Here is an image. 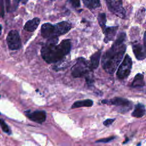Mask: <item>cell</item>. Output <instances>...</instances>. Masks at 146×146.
I'll use <instances>...</instances> for the list:
<instances>
[{"mask_svg":"<svg viewBox=\"0 0 146 146\" xmlns=\"http://www.w3.org/2000/svg\"><path fill=\"white\" fill-rule=\"evenodd\" d=\"M125 38V33H120L111 47L104 54L102 59V64L107 72L112 74L121 60L126 50V46L124 43Z\"/></svg>","mask_w":146,"mask_h":146,"instance_id":"obj_1","label":"cell"},{"mask_svg":"<svg viewBox=\"0 0 146 146\" xmlns=\"http://www.w3.org/2000/svg\"><path fill=\"white\" fill-rule=\"evenodd\" d=\"M70 40L64 39L58 45L46 44L42 47L40 52L42 57L46 62L52 63L63 59L70 52Z\"/></svg>","mask_w":146,"mask_h":146,"instance_id":"obj_2","label":"cell"},{"mask_svg":"<svg viewBox=\"0 0 146 146\" xmlns=\"http://www.w3.org/2000/svg\"><path fill=\"white\" fill-rule=\"evenodd\" d=\"M90 70V65L86 59L79 58L72 67L71 74L74 78H80L87 74Z\"/></svg>","mask_w":146,"mask_h":146,"instance_id":"obj_3","label":"cell"},{"mask_svg":"<svg viewBox=\"0 0 146 146\" xmlns=\"http://www.w3.org/2000/svg\"><path fill=\"white\" fill-rule=\"evenodd\" d=\"M102 103L115 105L117 107L118 112L125 113L129 111L132 107V103L128 100L123 98H114L110 100H103Z\"/></svg>","mask_w":146,"mask_h":146,"instance_id":"obj_4","label":"cell"},{"mask_svg":"<svg viewBox=\"0 0 146 146\" xmlns=\"http://www.w3.org/2000/svg\"><path fill=\"white\" fill-rule=\"evenodd\" d=\"M132 65V62L131 58L128 54H127L117 69L116 72L117 78L120 79H123L127 78L131 72Z\"/></svg>","mask_w":146,"mask_h":146,"instance_id":"obj_5","label":"cell"},{"mask_svg":"<svg viewBox=\"0 0 146 146\" xmlns=\"http://www.w3.org/2000/svg\"><path fill=\"white\" fill-rule=\"evenodd\" d=\"M108 9L112 13L121 18L125 17V10L123 6L122 0H106Z\"/></svg>","mask_w":146,"mask_h":146,"instance_id":"obj_6","label":"cell"},{"mask_svg":"<svg viewBox=\"0 0 146 146\" xmlns=\"http://www.w3.org/2000/svg\"><path fill=\"white\" fill-rule=\"evenodd\" d=\"M6 40L9 48L11 50H18L21 47V40L17 30L10 31L7 36Z\"/></svg>","mask_w":146,"mask_h":146,"instance_id":"obj_7","label":"cell"},{"mask_svg":"<svg viewBox=\"0 0 146 146\" xmlns=\"http://www.w3.org/2000/svg\"><path fill=\"white\" fill-rule=\"evenodd\" d=\"M28 112L29 113L26 114V116L33 121L42 124L46 120V113L44 111H35L33 112H29L30 111H28Z\"/></svg>","mask_w":146,"mask_h":146,"instance_id":"obj_8","label":"cell"},{"mask_svg":"<svg viewBox=\"0 0 146 146\" xmlns=\"http://www.w3.org/2000/svg\"><path fill=\"white\" fill-rule=\"evenodd\" d=\"M41 35L44 38H50L52 36H56L55 35V26L50 23H45L43 24L40 29Z\"/></svg>","mask_w":146,"mask_h":146,"instance_id":"obj_9","label":"cell"},{"mask_svg":"<svg viewBox=\"0 0 146 146\" xmlns=\"http://www.w3.org/2000/svg\"><path fill=\"white\" fill-rule=\"evenodd\" d=\"M55 35L59 36L67 33L71 29V25L67 21H62L55 25Z\"/></svg>","mask_w":146,"mask_h":146,"instance_id":"obj_10","label":"cell"},{"mask_svg":"<svg viewBox=\"0 0 146 146\" xmlns=\"http://www.w3.org/2000/svg\"><path fill=\"white\" fill-rule=\"evenodd\" d=\"M132 50L135 57L138 60H143L146 58V51L145 48L140 43L133 44Z\"/></svg>","mask_w":146,"mask_h":146,"instance_id":"obj_11","label":"cell"},{"mask_svg":"<svg viewBox=\"0 0 146 146\" xmlns=\"http://www.w3.org/2000/svg\"><path fill=\"white\" fill-rule=\"evenodd\" d=\"M117 26L112 27H106L103 30L104 34L105 35V38L104 41L105 43H108L109 41L112 40L117 30Z\"/></svg>","mask_w":146,"mask_h":146,"instance_id":"obj_12","label":"cell"},{"mask_svg":"<svg viewBox=\"0 0 146 146\" xmlns=\"http://www.w3.org/2000/svg\"><path fill=\"white\" fill-rule=\"evenodd\" d=\"M40 23V19L39 18H34L33 19L28 21L24 26V30L29 32L34 31L38 27Z\"/></svg>","mask_w":146,"mask_h":146,"instance_id":"obj_13","label":"cell"},{"mask_svg":"<svg viewBox=\"0 0 146 146\" xmlns=\"http://www.w3.org/2000/svg\"><path fill=\"white\" fill-rule=\"evenodd\" d=\"M101 55V50H99L98 51L94 53L90 58V70H95L97 68L99 64L100 58Z\"/></svg>","mask_w":146,"mask_h":146,"instance_id":"obj_14","label":"cell"},{"mask_svg":"<svg viewBox=\"0 0 146 146\" xmlns=\"http://www.w3.org/2000/svg\"><path fill=\"white\" fill-rule=\"evenodd\" d=\"M146 112L145 106L141 103H138L135 106V108L132 113V116L134 117L140 118L143 117Z\"/></svg>","mask_w":146,"mask_h":146,"instance_id":"obj_15","label":"cell"},{"mask_svg":"<svg viewBox=\"0 0 146 146\" xmlns=\"http://www.w3.org/2000/svg\"><path fill=\"white\" fill-rule=\"evenodd\" d=\"M132 87H143L144 86V76L143 74L139 73L136 74L134 78V79L131 84Z\"/></svg>","mask_w":146,"mask_h":146,"instance_id":"obj_16","label":"cell"},{"mask_svg":"<svg viewBox=\"0 0 146 146\" xmlns=\"http://www.w3.org/2000/svg\"><path fill=\"white\" fill-rule=\"evenodd\" d=\"M93 104V102L90 99H86L81 101L75 102L71 107V108H76L82 107H91Z\"/></svg>","mask_w":146,"mask_h":146,"instance_id":"obj_17","label":"cell"},{"mask_svg":"<svg viewBox=\"0 0 146 146\" xmlns=\"http://www.w3.org/2000/svg\"><path fill=\"white\" fill-rule=\"evenodd\" d=\"M82 1L84 5L90 10L95 9L101 6L100 0H82Z\"/></svg>","mask_w":146,"mask_h":146,"instance_id":"obj_18","label":"cell"},{"mask_svg":"<svg viewBox=\"0 0 146 146\" xmlns=\"http://www.w3.org/2000/svg\"><path fill=\"white\" fill-rule=\"evenodd\" d=\"M98 21L100 26L102 27L103 31L106 27V13H99L98 16Z\"/></svg>","mask_w":146,"mask_h":146,"instance_id":"obj_19","label":"cell"},{"mask_svg":"<svg viewBox=\"0 0 146 146\" xmlns=\"http://www.w3.org/2000/svg\"><path fill=\"white\" fill-rule=\"evenodd\" d=\"M0 126L2 128V129L5 132V133H10V129L8 127V125L6 124V123L5 122V121L0 118Z\"/></svg>","mask_w":146,"mask_h":146,"instance_id":"obj_20","label":"cell"},{"mask_svg":"<svg viewBox=\"0 0 146 146\" xmlns=\"http://www.w3.org/2000/svg\"><path fill=\"white\" fill-rule=\"evenodd\" d=\"M67 1L74 8H78L80 6V3L79 0H67Z\"/></svg>","mask_w":146,"mask_h":146,"instance_id":"obj_21","label":"cell"},{"mask_svg":"<svg viewBox=\"0 0 146 146\" xmlns=\"http://www.w3.org/2000/svg\"><path fill=\"white\" fill-rule=\"evenodd\" d=\"M113 139H115V136H112L107 138H104V139H102L98 140L96 141V143H108L110 142V141L112 140Z\"/></svg>","mask_w":146,"mask_h":146,"instance_id":"obj_22","label":"cell"},{"mask_svg":"<svg viewBox=\"0 0 146 146\" xmlns=\"http://www.w3.org/2000/svg\"><path fill=\"white\" fill-rule=\"evenodd\" d=\"M5 14L3 0H0V16L3 17Z\"/></svg>","mask_w":146,"mask_h":146,"instance_id":"obj_23","label":"cell"},{"mask_svg":"<svg viewBox=\"0 0 146 146\" xmlns=\"http://www.w3.org/2000/svg\"><path fill=\"white\" fill-rule=\"evenodd\" d=\"M115 120V119H107L103 122V124L106 127H109L110 125H111V124Z\"/></svg>","mask_w":146,"mask_h":146,"instance_id":"obj_24","label":"cell"},{"mask_svg":"<svg viewBox=\"0 0 146 146\" xmlns=\"http://www.w3.org/2000/svg\"><path fill=\"white\" fill-rule=\"evenodd\" d=\"M144 48L146 51V31L144 33Z\"/></svg>","mask_w":146,"mask_h":146,"instance_id":"obj_25","label":"cell"},{"mask_svg":"<svg viewBox=\"0 0 146 146\" xmlns=\"http://www.w3.org/2000/svg\"><path fill=\"white\" fill-rule=\"evenodd\" d=\"M29 0H20V2L22 3V4H26L27 2V1H28Z\"/></svg>","mask_w":146,"mask_h":146,"instance_id":"obj_26","label":"cell"},{"mask_svg":"<svg viewBox=\"0 0 146 146\" xmlns=\"http://www.w3.org/2000/svg\"><path fill=\"white\" fill-rule=\"evenodd\" d=\"M1 31H2V26L0 25V35L1 34Z\"/></svg>","mask_w":146,"mask_h":146,"instance_id":"obj_27","label":"cell"},{"mask_svg":"<svg viewBox=\"0 0 146 146\" xmlns=\"http://www.w3.org/2000/svg\"><path fill=\"white\" fill-rule=\"evenodd\" d=\"M0 97H1V96H0Z\"/></svg>","mask_w":146,"mask_h":146,"instance_id":"obj_28","label":"cell"}]
</instances>
